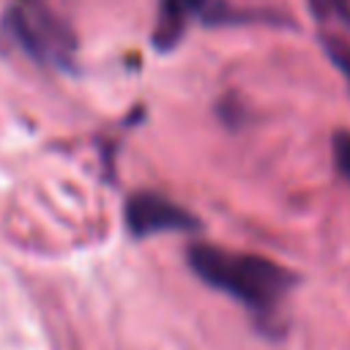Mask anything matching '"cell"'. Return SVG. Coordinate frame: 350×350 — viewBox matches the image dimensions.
<instances>
[{
  "mask_svg": "<svg viewBox=\"0 0 350 350\" xmlns=\"http://www.w3.org/2000/svg\"><path fill=\"white\" fill-rule=\"evenodd\" d=\"M186 260L208 287L227 293L262 323L276 320L282 301L295 287V273L290 268L260 254L230 252L211 243H191Z\"/></svg>",
  "mask_w": 350,
  "mask_h": 350,
  "instance_id": "6da1fadb",
  "label": "cell"
},
{
  "mask_svg": "<svg viewBox=\"0 0 350 350\" xmlns=\"http://www.w3.org/2000/svg\"><path fill=\"white\" fill-rule=\"evenodd\" d=\"M3 30L36 63L55 68L74 66V33L44 0H14L3 11Z\"/></svg>",
  "mask_w": 350,
  "mask_h": 350,
  "instance_id": "7a4b0ae2",
  "label": "cell"
},
{
  "mask_svg": "<svg viewBox=\"0 0 350 350\" xmlns=\"http://www.w3.org/2000/svg\"><path fill=\"white\" fill-rule=\"evenodd\" d=\"M126 230L134 238H148L159 232H194L200 230V219L189 213L183 205L167 200L156 191H134L123 208Z\"/></svg>",
  "mask_w": 350,
  "mask_h": 350,
  "instance_id": "3957f363",
  "label": "cell"
},
{
  "mask_svg": "<svg viewBox=\"0 0 350 350\" xmlns=\"http://www.w3.org/2000/svg\"><path fill=\"white\" fill-rule=\"evenodd\" d=\"M208 0H159V14H156V27L150 33V41L159 52H167L178 46L183 38L189 22L205 8Z\"/></svg>",
  "mask_w": 350,
  "mask_h": 350,
  "instance_id": "277c9868",
  "label": "cell"
},
{
  "mask_svg": "<svg viewBox=\"0 0 350 350\" xmlns=\"http://www.w3.org/2000/svg\"><path fill=\"white\" fill-rule=\"evenodd\" d=\"M312 16L320 25H331L339 22L345 27H350V0H306Z\"/></svg>",
  "mask_w": 350,
  "mask_h": 350,
  "instance_id": "5b68a950",
  "label": "cell"
},
{
  "mask_svg": "<svg viewBox=\"0 0 350 350\" xmlns=\"http://www.w3.org/2000/svg\"><path fill=\"white\" fill-rule=\"evenodd\" d=\"M320 44L328 55V60L345 74V79L350 82V38L339 36V33H320Z\"/></svg>",
  "mask_w": 350,
  "mask_h": 350,
  "instance_id": "8992f818",
  "label": "cell"
},
{
  "mask_svg": "<svg viewBox=\"0 0 350 350\" xmlns=\"http://www.w3.org/2000/svg\"><path fill=\"white\" fill-rule=\"evenodd\" d=\"M331 153H334V167L342 178L350 180V131H334L331 139Z\"/></svg>",
  "mask_w": 350,
  "mask_h": 350,
  "instance_id": "52a82bcc",
  "label": "cell"
}]
</instances>
